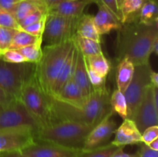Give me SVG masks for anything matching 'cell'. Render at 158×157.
Returning a JSON list of instances; mask_svg holds the SVG:
<instances>
[{
  "label": "cell",
  "instance_id": "9c48e42d",
  "mask_svg": "<svg viewBox=\"0 0 158 157\" xmlns=\"http://www.w3.org/2000/svg\"><path fill=\"white\" fill-rule=\"evenodd\" d=\"M30 129L38 131V123L19 99H14L0 111V130Z\"/></svg>",
  "mask_w": 158,
  "mask_h": 157
},
{
  "label": "cell",
  "instance_id": "83f0119b",
  "mask_svg": "<svg viewBox=\"0 0 158 157\" xmlns=\"http://www.w3.org/2000/svg\"><path fill=\"white\" fill-rule=\"evenodd\" d=\"M42 39V37H36L32 35L22 29H19L16 33L13 36L9 49H19L20 48L34 44Z\"/></svg>",
  "mask_w": 158,
  "mask_h": 157
},
{
  "label": "cell",
  "instance_id": "f6af8a7d",
  "mask_svg": "<svg viewBox=\"0 0 158 157\" xmlns=\"http://www.w3.org/2000/svg\"><path fill=\"white\" fill-rule=\"evenodd\" d=\"M151 84L154 87H158V74L153 69L151 72Z\"/></svg>",
  "mask_w": 158,
  "mask_h": 157
},
{
  "label": "cell",
  "instance_id": "1f68e13d",
  "mask_svg": "<svg viewBox=\"0 0 158 157\" xmlns=\"http://www.w3.org/2000/svg\"><path fill=\"white\" fill-rule=\"evenodd\" d=\"M86 69H87V73L88 76H89V82H90L91 86H92L93 89H94V91L104 90V89H107L106 86V77L101 76V75L97 74V72H95L94 70L89 69L87 66H86Z\"/></svg>",
  "mask_w": 158,
  "mask_h": 157
},
{
  "label": "cell",
  "instance_id": "5bb4252c",
  "mask_svg": "<svg viewBox=\"0 0 158 157\" xmlns=\"http://www.w3.org/2000/svg\"><path fill=\"white\" fill-rule=\"evenodd\" d=\"M115 137L111 142L117 147H125L127 145L138 144L141 142V133L135 123L131 119H125L115 131Z\"/></svg>",
  "mask_w": 158,
  "mask_h": 157
},
{
  "label": "cell",
  "instance_id": "cb8c5ba5",
  "mask_svg": "<svg viewBox=\"0 0 158 157\" xmlns=\"http://www.w3.org/2000/svg\"><path fill=\"white\" fill-rule=\"evenodd\" d=\"M84 58L87 67L101 76H107L110 71V64L107 58L103 55V52L96 55L84 56Z\"/></svg>",
  "mask_w": 158,
  "mask_h": 157
},
{
  "label": "cell",
  "instance_id": "484cf974",
  "mask_svg": "<svg viewBox=\"0 0 158 157\" xmlns=\"http://www.w3.org/2000/svg\"><path fill=\"white\" fill-rule=\"evenodd\" d=\"M143 2V0H123L120 8L122 16L121 24L138 19V14Z\"/></svg>",
  "mask_w": 158,
  "mask_h": 157
},
{
  "label": "cell",
  "instance_id": "277c9868",
  "mask_svg": "<svg viewBox=\"0 0 158 157\" xmlns=\"http://www.w3.org/2000/svg\"><path fill=\"white\" fill-rule=\"evenodd\" d=\"M94 127L73 122H59L39 129L35 132V141L82 150L88 134Z\"/></svg>",
  "mask_w": 158,
  "mask_h": 157
},
{
  "label": "cell",
  "instance_id": "d6a6232c",
  "mask_svg": "<svg viewBox=\"0 0 158 157\" xmlns=\"http://www.w3.org/2000/svg\"><path fill=\"white\" fill-rule=\"evenodd\" d=\"M0 58L3 61L9 63L27 62L24 56L17 49H9L0 52Z\"/></svg>",
  "mask_w": 158,
  "mask_h": 157
},
{
  "label": "cell",
  "instance_id": "f35d334b",
  "mask_svg": "<svg viewBox=\"0 0 158 157\" xmlns=\"http://www.w3.org/2000/svg\"><path fill=\"white\" fill-rule=\"evenodd\" d=\"M20 0H0V7L12 14Z\"/></svg>",
  "mask_w": 158,
  "mask_h": 157
},
{
  "label": "cell",
  "instance_id": "4316f807",
  "mask_svg": "<svg viewBox=\"0 0 158 157\" xmlns=\"http://www.w3.org/2000/svg\"><path fill=\"white\" fill-rule=\"evenodd\" d=\"M110 109L114 113H117L123 119H128L127 105L123 92L116 89L110 97Z\"/></svg>",
  "mask_w": 158,
  "mask_h": 157
},
{
  "label": "cell",
  "instance_id": "9a60e30c",
  "mask_svg": "<svg viewBox=\"0 0 158 157\" xmlns=\"http://www.w3.org/2000/svg\"><path fill=\"white\" fill-rule=\"evenodd\" d=\"M98 12L94 16V21L99 35H106L118 30L121 27V22L104 6L98 5Z\"/></svg>",
  "mask_w": 158,
  "mask_h": 157
},
{
  "label": "cell",
  "instance_id": "e0dca14e",
  "mask_svg": "<svg viewBox=\"0 0 158 157\" xmlns=\"http://www.w3.org/2000/svg\"><path fill=\"white\" fill-rule=\"evenodd\" d=\"M77 55H78V49L73 43V46L72 47L67 58H66V62H65L64 65H63V68H62L61 71L59 74L58 78L52 86V93L50 95L51 97L55 96L60 92V89L63 88V86L69 79L72 78L74 68H75L76 62H77Z\"/></svg>",
  "mask_w": 158,
  "mask_h": 157
},
{
  "label": "cell",
  "instance_id": "d590c367",
  "mask_svg": "<svg viewBox=\"0 0 158 157\" xmlns=\"http://www.w3.org/2000/svg\"><path fill=\"white\" fill-rule=\"evenodd\" d=\"M47 12L48 11L46 9H40L35 11V12H32L31 14H29V15L25 17L23 20H21L19 22V29H23V28L26 27V26H29V25L39 21L40 18H42L44 15H46L47 14Z\"/></svg>",
  "mask_w": 158,
  "mask_h": 157
},
{
  "label": "cell",
  "instance_id": "f907efd6",
  "mask_svg": "<svg viewBox=\"0 0 158 157\" xmlns=\"http://www.w3.org/2000/svg\"><path fill=\"white\" fill-rule=\"evenodd\" d=\"M4 106H3V105H2V104H0V111L2 110V109H3V108H4Z\"/></svg>",
  "mask_w": 158,
  "mask_h": 157
},
{
  "label": "cell",
  "instance_id": "c3c4849f",
  "mask_svg": "<svg viewBox=\"0 0 158 157\" xmlns=\"http://www.w3.org/2000/svg\"><path fill=\"white\" fill-rule=\"evenodd\" d=\"M123 0H117V6H118L119 9L120 8V6H121L122 3H123Z\"/></svg>",
  "mask_w": 158,
  "mask_h": 157
},
{
  "label": "cell",
  "instance_id": "3957f363",
  "mask_svg": "<svg viewBox=\"0 0 158 157\" xmlns=\"http://www.w3.org/2000/svg\"><path fill=\"white\" fill-rule=\"evenodd\" d=\"M73 43V38L60 44L42 47L43 55L39 62L35 64V77L39 86L46 96L51 95L52 86Z\"/></svg>",
  "mask_w": 158,
  "mask_h": 157
},
{
  "label": "cell",
  "instance_id": "d4e9b609",
  "mask_svg": "<svg viewBox=\"0 0 158 157\" xmlns=\"http://www.w3.org/2000/svg\"><path fill=\"white\" fill-rule=\"evenodd\" d=\"M73 42L76 47L83 54V56H89L103 52L100 42L95 40L83 38L75 34L73 36Z\"/></svg>",
  "mask_w": 158,
  "mask_h": 157
},
{
  "label": "cell",
  "instance_id": "8fae6325",
  "mask_svg": "<svg viewBox=\"0 0 158 157\" xmlns=\"http://www.w3.org/2000/svg\"><path fill=\"white\" fill-rule=\"evenodd\" d=\"M35 131L30 129L0 130V152L20 151L35 142Z\"/></svg>",
  "mask_w": 158,
  "mask_h": 157
},
{
  "label": "cell",
  "instance_id": "2e32d148",
  "mask_svg": "<svg viewBox=\"0 0 158 157\" xmlns=\"http://www.w3.org/2000/svg\"><path fill=\"white\" fill-rule=\"evenodd\" d=\"M92 2V0H67L50 8L47 12L68 18H78L83 14L85 8Z\"/></svg>",
  "mask_w": 158,
  "mask_h": 157
},
{
  "label": "cell",
  "instance_id": "f546056e",
  "mask_svg": "<svg viewBox=\"0 0 158 157\" xmlns=\"http://www.w3.org/2000/svg\"><path fill=\"white\" fill-rule=\"evenodd\" d=\"M119 148L120 147H117L110 143L92 150H82L77 157H111Z\"/></svg>",
  "mask_w": 158,
  "mask_h": 157
},
{
  "label": "cell",
  "instance_id": "e575fe53",
  "mask_svg": "<svg viewBox=\"0 0 158 157\" xmlns=\"http://www.w3.org/2000/svg\"><path fill=\"white\" fill-rule=\"evenodd\" d=\"M0 26L19 29L18 22L11 12L0 7Z\"/></svg>",
  "mask_w": 158,
  "mask_h": 157
},
{
  "label": "cell",
  "instance_id": "603a6c76",
  "mask_svg": "<svg viewBox=\"0 0 158 157\" xmlns=\"http://www.w3.org/2000/svg\"><path fill=\"white\" fill-rule=\"evenodd\" d=\"M138 20L145 25L157 24V2L155 0H143L138 14Z\"/></svg>",
  "mask_w": 158,
  "mask_h": 157
},
{
  "label": "cell",
  "instance_id": "ac0fdd59",
  "mask_svg": "<svg viewBox=\"0 0 158 157\" xmlns=\"http://www.w3.org/2000/svg\"><path fill=\"white\" fill-rule=\"evenodd\" d=\"M72 78L81 89L82 92L86 98H88L94 92L88 76L84 56L79 50Z\"/></svg>",
  "mask_w": 158,
  "mask_h": 157
},
{
  "label": "cell",
  "instance_id": "b9f144b4",
  "mask_svg": "<svg viewBox=\"0 0 158 157\" xmlns=\"http://www.w3.org/2000/svg\"><path fill=\"white\" fill-rule=\"evenodd\" d=\"M12 100H14V99L8 95L4 91L0 89V104L3 105V106H6L9 103H10Z\"/></svg>",
  "mask_w": 158,
  "mask_h": 157
},
{
  "label": "cell",
  "instance_id": "7bdbcfd3",
  "mask_svg": "<svg viewBox=\"0 0 158 157\" xmlns=\"http://www.w3.org/2000/svg\"><path fill=\"white\" fill-rule=\"evenodd\" d=\"M65 1H67V0H43L46 8H47V10L50 9V8L53 7V6H56V5L60 4V3L63 2Z\"/></svg>",
  "mask_w": 158,
  "mask_h": 157
},
{
  "label": "cell",
  "instance_id": "8992f818",
  "mask_svg": "<svg viewBox=\"0 0 158 157\" xmlns=\"http://www.w3.org/2000/svg\"><path fill=\"white\" fill-rule=\"evenodd\" d=\"M19 100L38 123L40 129L51 125V114L48 97L41 90L35 77L23 87Z\"/></svg>",
  "mask_w": 158,
  "mask_h": 157
},
{
  "label": "cell",
  "instance_id": "7a4b0ae2",
  "mask_svg": "<svg viewBox=\"0 0 158 157\" xmlns=\"http://www.w3.org/2000/svg\"><path fill=\"white\" fill-rule=\"evenodd\" d=\"M117 31L118 62L127 58L135 66L149 63L153 43L158 37L157 24L145 25L135 19L122 24Z\"/></svg>",
  "mask_w": 158,
  "mask_h": 157
},
{
  "label": "cell",
  "instance_id": "8d00e7d4",
  "mask_svg": "<svg viewBox=\"0 0 158 157\" xmlns=\"http://www.w3.org/2000/svg\"><path fill=\"white\" fill-rule=\"evenodd\" d=\"M92 1L93 2H95L97 6L102 5L105 8H106L115 16V18L121 22V13L117 6V0H92Z\"/></svg>",
  "mask_w": 158,
  "mask_h": 157
},
{
  "label": "cell",
  "instance_id": "60d3db41",
  "mask_svg": "<svg viewBox=\"0 0 158 157\" xmlns=\"http://www.w3.org/2000/svg\"><path fill=\"white\" fill-rule=\"evenodd\" d=\"M123 149H124V147L119 148V149L113 154L111 157H140L139 156L138 153L134 154V155L127 153V152H125L124 151H123Z\"/></svg>",
  "mask_w": 158,
  "mask_h": 157
},
{
  "label": "cell",
  "instance_id": "7dc6e473",
  "mask_svg": "<svg viewBox=\"0 0 158 157\" xmlns=\"http://www.w3.org/2000/svg\"><path fill=\"white\" fill-rule=\"evenodd\" d=\"M151 52H152V53H154L155 55H158V37L154 40V43H153Z\"/></svg>",
  "mask_w": 158,
  "mask_h": 157
},
{
  "label": "cell",
  "instance_id": "ab89813d",
  "mask_svg": "<svg viewBox=\"0 0 158 157\" xmlns=\"http://www.w3.org/2000/svg\"><path fill=\"white\" fill-rule=\"evenodd\" d=\"M138 154L140 157H158L157 151L153 150L145 144L142 145Z\"/></svg>",
  "mask_w": 158,
  "mask_h": 157
},
{
  "label": "cell",
  "instance_id": "bcb514c9",
  "mask_svg": "<svg viewBox=\"0 0 158 157\" xmlns=\"http://www.w3.org/2000/svg\"><path fill=\"white\" fill-rule=\"evenodd\" d=\"M147 146H148V147L151 148V149H153V150L158 151V139L152 141L151 143H150L149 144L147 145Z\"/></svg>",
  "mask_w": 158,
  "mask_h": 157
},
{
  "label": "cell",
  "instance_id": "ffe728a7",
  "mask_svg": "<svg viewBox=\"0 0 158 157\" xmlns=\"http://www.w3.org/2000/svg\"><path fill=\"white\" fill-rule=\"evenodd\" d=\"M75 34L83 38H90L100 42L99 35L94 21V15L84 14L79 17L76 25Z\"/></svg>",
  "mask_w": 158,
  "mask_h": 157
},
{
  "label": "cell",
  "instance_id": "6da1fadb",
  "mask_svg": "<svg viewBox=\"0 0 158 157\" xmlns=\"http://www.w3.org/2000/svg\"><path fill=\"white\" fill-rule=\"evenodd\" d=\"M48 97L51 124L59 122H73L95 126L110 112V91L94 90L80 105L69 104Z\"/></svg>",
  "mask_w": 158,
  "mask_h": 157
},
{
  "label": "cell",
  "instance_id": "4fadbf2b",
  "mask_svg": "<svg viewBox=\"0 0 158 157\" xmlns=\"http://www.w3.org/2000/svg\"><path fill=\"white\" fill-rule=\"evenodd\" d=\"M82 150L63 147L53 143L35 141L21 151L22 154L31 157H77Z\"/></svg>",
  "mask_w": 158,
  "mask_h": 157
},
{
  "label": "cell",
  "instance_id": "ba28073f",
  "mask_svg": "<svg viewBox=\"0 0 158 157\" xmlns=\"http://www.w3.org/2000/svg\"><path fill=\"white\" fill-rule=\"evenodd\" d=\"M151 71L150 62L135 66L132 80L123 92L127 105L128 119H132L147 88L151 85Z\"/></svg>",
  "mask_w": 158,
  "mask_h": 157
},
{
  "label": "cell",
  "instance_id": "f1b7e54d",
  "mask_svg": "<svg viewBox=\"0 0 158 157\" xmlns=\"http://www.w3.org/2000/svg\"><path fill=\"white\" fill-rule=\"evenodd\" d=\"M43 41L40 40L34 44L25 46L17 49L26 58L27 62L37 64L43 55V48H42Z\"/></svg>",
  "mask_w": 158,
  "mask_h": 157
},
{
  "label": "cell",
  "instance_id": "681fc988",
  "mask_svg": "<svg viewBox=\"0 0 158 157\" xmlns=\"http://www.w3.org/2000/svg\"><path fill=\"white\" fill-rule=\"evenodd\" d=\"M19 157H31V156H29V155H24V154H22L20 155Z\"/></svg>",
  "mask_w": 158,
  "mask_h": 157
},
{
  "label": "cell",
  "instance_id": "836d02e7",
  "mask_svg": "<svg viewBox=\"0 0 158 157\" xmlns=\"http://www.w3.org/2000/svg\"><path fill=\"white\" fill-rule=\"evenodd\" d=\"M46 17H47V14H46V15H44L42 18H40L39 21L35 22L32 23V24L29 25V26H26V27L20 29L28 32V33L31 34V35H35V36L36 37H42L43 36V32H44Z\"/></svg>",
  "mask_w": 158,
  "mask_h": 157
},
{
  "label": "cell",
  "instance_id": "52a82bcc",
  "mask_svg": "<svg viewBox=\"0 0 158 157\" xmlns=\"http://www.w3.org/2000/svg\"><path fill=\"white\" fill-rule=\"evenodd\" d=\"M78 18H68L56 14L47 13L42 47L54 46L73 38Z\"/></svg>",
  "mask_w": 158,
  "mask_h": 157
},
{
  "label": "cell",
  "instance_id": "5b68a950",
  "mask_svg": "<svg viewBox=\"0 0 158 157\" xmlns=\"http://www.w3.org/2000/svg\"><path fill=\"white\" fill-rule=\"evenodd\" d=\"M35 64L9 63L0 58V89L14 99H19L25 85L35 76Z\"/></svg>",
  "mask_w": 158,
  "mask_h": 157
},
{
  "label": "cell",
  "instance_id": "30bf717a",
  "mask_svg": "<svg viewBox=\"0 0 158 157\" xmlns=\"http://www.w3.org/2000/svg\"><path fill=\"white\" fill-rule=\"evenodd\" d=\"M114 115V112L110 110L98 124L93 128L85 140L82 150H92L108 144L117 128V123L113 119Z\"/></svg>",
  "mask_w": 158,
  "mask_h": 157
},
{
  "label": "cell",
  "instance_id": "74e56055",
  "mask_svg": "<svg viewBox=\"0 0 158 157\" xmlns=\"http://www.w3.org/2000/svg\"><path fill=\"white\" fill-rule=\"evenodd\" d=\"M157 139H158V126H150L141 133V142L145 145H148Z\"/></svg>",
  "mask_w": 158,
  "mask_h": 157
},
{
  "label": "cell",
  "instance_id": "d6986e66",
  "mask_svg": "<svg viewBox=\"0 0 158 157\" xmlns=\"http://www.w3.org/2000/svg\"><path fill=\"white\" fill-rule=\"evenodd\" d=\"M52 98L73 105L82 104L87 99L84 96L81 89L76 84L73 78L69 79L63 86L60 92L55 96H52Z\"/></svg>",
  "mask_w": 158,
  "mask_h": 157
},
{
  "label": "cell",
  "instance_id": "44dd1931",
  "mask_svg": "<svg viewBox=\"0 0 158 157\" xmlns=\"http://www.w3.org/2000/svg\"><path fill=\"white\" fill-rule=\"evenodd\" d=\"M135 65L127 58H123L119 61L117 72V89L124 92L131 83L134 73Z\"/></svg>",
  "mask_w": 158,
  "mask_h": 157
},
{
  "label": "cell",
  "instance_id": "4dcf8cb0",
  "mask_svg": "<svg viewBox=\"0 0 158 157\" xmlns=\"http://www.w3.org/2000/svg\"><path fill=\"white\" fill-rule=\"evenodd\" d=\"M18 30L0 26V52L9 49L13 36Z\"/></svg>",
  "mask_w": 158,
  "mask_h": 157
},
{
  "label": "cell",
  "instance_id": "ee69618b",
  "mask_svg": "<svg viewBox=\"0 0 158 157\" xmlns=\"http://www.w3.org/2000/svg\"><path fill=\"white\" fill-rule=\"evenodd\" d=\"M20 155H21V152L20 151L0 152V157H19Z\"/></svg>",
  "mask_w": 158,
  "mask_h": 157
},
{
  "label": "cell",
  "instance_id": "7402d4cb",
  "mask_svg": "<svg viewBox=\"0 0 158 157\" xmlns=\"http://www.w3.org/2000/svg\"><path fill=\"white\" fill-rule=\"evenodd\" d=\"M40 9H47L43 0H20L15 6L12 15L19 24L25 17Z\"/></svg>",
  "mask_w": 158,
  "mask_h": 157
},
{
  "label": "cell",
  "instance_id": "7c38bea8",
  "mask_svg": "<svg viewBox=\"0 0 158 157\" xmlns=\"http://www.w3.org/2000/svg\"><path fill=\"white\" fill-rule=\"evenodd\" d=\"M157 112L158 108L156 107L153 100V86L150 85L132 119L140 133L150 126H158Z\"/></svg>",
  "mask_w": 158,
  "mask_h": 157
}]
</instances>
